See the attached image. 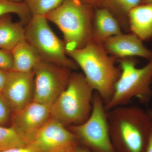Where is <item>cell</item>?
Returning a JSON list of instances; mask_svg holds the SVG:
<instances>
[{
	"label": "cell",
	"instance_id": "1",
	"mask_svg": "<svg viewBox=\"0 0 152 152\" xmlns=\"http://www.w3.org/2000/svg\"><path fill=\"white\" fill-rule=\"evenodd\" d=\"M115 152H145L152 124L149 113L137 106L116 107L107 111Z\"/></svg>",
	"mask_w": 152,
	"mask_h": 152
},
{
	"label": "cell",
	"instance_id": "2",
	"mask_svg": "<svg viewBox=\"0 0 152 152\" xmlns=\"http://www.w3.org/2000/svg\"><path fill=\"white\" fill-rule=\"evenodd\" d=\"M66 53L82 69L87 81L105 104L107 103L121 73L120 68L115 65L116 58L107 53L103 44L93 41L82 48Z\"/></svg>",
	"mask_w": 152,
	"mask_h": 152
},
{
	"label": "cell",
	"instance_id": "3",
	"mask_svg": "<svg viewBox=\"0 0 152 152\" xmlns=\"http://www.w3.org/2000/svg\"><path fill=\"white\" fill-rule=\"evenodd\" d=\"M94 9L81 0H66L45 16L61 31L66 52L82 48L92 40Z\"/></svg>",
	"mask_w": 152,
	"mask_h": 152
},
{
	"label": "cell",
	"instance_id": "4",
	"mask_svg": "<svg viewBox=\"0 0 152 152\" xmlns=\"http://www.w3.org/2000/svg\"><path fill=\"white\" fill-rule=\"evenodd\" d=\"M94 91L83 74L72 72L66 88L51 106V117L67 127L84 123L91 113Z\"/></svg>",
	"mask_w": 152,
	"mask_h": 152
},
{
	"label": "cell",
	"instance_id": "5",
	"mask_svg": "<svg viewBox=\"0 0 152 152\" xmlns=\"http://www.w3.org/2000/svg\"><path fill=\"white\" fill-rule=\"evenodd\" d=\"M119 63L121 75L114 86L111 99L105 104L107 111L127 105L133 98L146 103L152 96V58L145 66L137 67V61L133 58L117 60Z\"/></svg>",
	"mask_w": 152,
	"mask_h": 152
},
{
	"label": "cell",
	"instance_id": "6",
	"mask_svg": "<svg viewBox=\"0 0 152 152\" xmlns=\"http://www.w3.org/2000/svg\"><path fill=\"white\" fill-rule=\"evenodd\" d=\"M25 39L43 59L72 70L78 69L67 57L64 42L52 31L45 16H32L25 27Z\"/></svg>",
	"mask_w": 152,
	"mask_h": 152
},
{
	"label": "cell",
	"instance_id": "7",
	"mask_svg": "<svg viewBox=\"0 0 152 152\" xmlns=\"http://www.w3.org/2000/svg\"><path fill=\"white\" fill-rule=\"evenodd\" d=\"M68 129L77 137L80 145L92 152H115L112 145L107 113L100 95L94 92L92 110L88 118L81 124Z\"/></svg>",
	"mask_w": 152,
	"mask_h": 152
},
{
	"label": "cell",
	"instance_id": "8",
	"mask_svg": "<svg viewBox=\"0 0 152 152\" xmlns=\"http://www.w3.org/2000/svg\"><path fill=\"white\" fill-rule=\"evenodd\" d=\"M33 71L34 74V102L51 107L67 86L72 70L41 58Z\"/></svg>",
	"mask_w": 152,
	"mask_h": 152
},
{
	"label": "cell",
	"instance_id": "9",
	"mask_svg": "<svg viewBox=\"0 0 152 152\" xmlns=\"http://www.w3.org/2000/svg\"><path fill=\"white\" fill-rule=\"evenodd\" d=\"M29 145L39 152H75L80 144L67 127L51 117Z\"/></svg>",
	"mask_w": 152,
	"mask_h": 152
},
{
	"label": "cell",
	"instance_id": "10",
	"mask_svg": "<svg viewBox=\"0 0 152 152\" xmlns=\"http://www.w3.org/2000/svg\"><path fill=\"white\" fill-rule=\"evenodd\" d=\"M50 112V106L33 101L24 108L14 113L10 127L29 145L51 118Z\"/></svg>",
	"mask_w": 152,
	"mask_h": 152
},
{
	"label": "cell",
	"instance_id": "11",
	"mask_svg": "<svg viewBox=\"0 0 152 152\" xmlns=\"http://www.w3.org/2000/svg\"><path fill=\"white\" fill-rule=\"evenodd\" d=\"M34 71H8L7 79L2 94L14 113L19 111L34 101Z\"/></svg>",
	"mask_w": 152,
	"mask_h": 152
},
{
	"label": "cell",
	"instance_id": "12",
	"mask_svg": "<svg viewBox=\"0 0 152 152\" xmlns=\"http://www.w3.org/2000/svg\"><path fill=\"white\" fill-rule=\"evenodd\" d=\"M103 46L109 55L117 60L138 56L150 60L152 58V51L147 48L143 41L133 33H123L109 38Z\"/></svg>",
	"mask_w": 152,
	"mask_h": 152
},
{
	"label": "cell",
	"instance_id": "13",
	"mask_svg": "<svg viewBox=\"0 0 152 152\" xmlns=\"http://www.w3.org/2000/svg\"><path fill=\"white\" fill-rule=\"evenodd\" d=\"M123 33L119 23L111 13L103 8L94 9L92 41L103 44L109 38Z\"/></svg>",
	"mask_w": 152,
	"mask_h": 152
},
{
	"label": "cell",
	"instance_id": "14",
	"mask_svg": "<svg viewBox=\"0 0 152 152\" xmlns=\"http://www.w3.org/2000/svg\"><path fill=\"white\" fill-rule=\"evenodd\" d=\"M131 33L141 40L152 39V4H141L132 9L128 15Z\"/></svg>",
	"mask_w": 152,
	"mask_h": 152
},
{
	"label": "cell",
	"instance_id": "15",
	"mask_svg": "<svg viewBox=\"0 0 152 152\" xmlns=\"http://www.w3.org/2000/svg\"><path fill=\"white\" fill-rule=\"evenodd\" d=\"M21 22H15L10 14L0 18V49L12 51L25 39V27Z\"/></svg>",
	"mask_w": 152,
	"mask_h": 152
},
{
	"label": "cell",
	"instance_id": "16",
	"mask_svg": "<svg viewBox=\"0 0 152 152\" xmlns=\"http://www.w3.org/2000/svg\"><path fill=\"white\" fill-rule=\"evenodd\" d=\"M12 70L29 72L33 70L41 58L38 52L26 39L20 42L12 51Z\"/></svg>",
	"mask_w": 152,
	"mask_h": 152
},
{
	"label": "cell",
	"instance_id": "17",
	"mask_svg": "<svg viewBox=\"0 0 152 152\" xmlns=\"http://www.w3.org/2000/svg\"><path fill=\"white\" fill-rule=\"evenodd\" d=\"M142 0H98L97 7L108 10L118 20L123 31H129L128 15L130 11L141 4Z\"/></svg>",
	"mask_w": 152,
	"mask_h": 152
},
{
	"label": "cell",
	"instance_id": "18",
	"mask_svg": "<svg viewBox=\"0 0 152 152\" xmlns=\"http://www.w3.org/2000/svg\"><path fill=\"white\" fill-rule=\"evenodd\" d=\"M16 14L24 24H27L31 18L29 10L25 2H13L0 0V18L8 14Z\"/></svg>",
	"mask_w": 152,
	"mask_h": 152
},
{
	"label": "cell",
	"instance_id": "19",
	"mask_svg": "<svg viewBox=\"0 0 152 152\" xmlns=\"http://www.w3.org/2000/svg\"><path fill=\"white\" fill-rule=\"evenodd\" d=\"M66 0H25L32 15L45 16L58 7Z\"/></svg>",
	"mask_w": 152,
	"mask_h": 152
},
{
	"label": "cell",
	"instance_id": "20",
	"mask_svg": "<svg viewBox=\"0 0 152 152\" xmlns=\"http://www.w3.org/2000/svg\"><path fill=\"white\" fill-rule=\"evenodd\" d=\"M26 144L11 127L0 126V152Z\"/></svg>",
	"mask_w": 152,
	"mask_h": 152
},
{
	"label": "cell",
	"instance_id": "21",
	"mask_svg": "<svg viewBox=\"0 0 152 152\" xmlns=\"http://www.w3.org/2000/svg\"><path fill=\"white\" fill-rule=\"evenodd\" d=\"M14 111L2 93H0V126L10 125Z\"/></svg>",
	"mask_w": 152,
	"mask_h": 152
},
{
	"label": "cell",
	"instance_id": "22",
	"mask_svg": "<svg viewBox=\"0 0 152 152\" xmlns=\"http://www.w3.org/2000/svg\"><path fill=\"white\" fill-rule=\"evenodd\" d=\"M13 68V58L12 52L0 49V69L10 71Z\"/></svg>",
	"mask_w": 152,
	"mask_h": 152
},
{
	"label": "cell",
	"instance_id": "23",
	"mask_svg": "<svg viewBox=\"0 0 152 152\" xmlns=\"http://www.w3.org/2000/svg\"><path fill=\"white\" fill-rule=\"evenodd\" d=\"M2 152H39L34 147L31 145H26L23 146L11 148Z\"/></svg>",
	"mask_w": 152,
	"mask_h": 152
},
{
	"label": "cell",
	"instance_id": "24",
	"mask_svg": "<svg viewBox=\"0 0 152 152\" xmlns=\"http://www.w3.org/2000/svg\"><path fill=\"white\" fill-rule=\"evenodd\" d=\"M8 71L0 69V93L2 92L7 79Z\"/></svg>",
	"mask_w": 152,
	"mask_h": 152
},
{
	"label": "cell",
	"instance_id": "25",
	"mask_svg": "<svg viewBox=\"0 0 152 152\" xmlns=\"http://www.w3.org/2000/svg\"><path fill=\"white\" fill-rule=\"evenodd\" d=\"M151 127V131L148 138V141H147L146 148L145 152H152V118Z\"/></svg>",
	"mask_w": 152,
	"mask_h": 152
},
{
	"label": "cell",
	"instance_id": "26",
	"mask_svg": "<svg viewBox=\"0 0 152 152\" xmlns=\"http://www.w3.org/2000/svg\"><path fill=\"white\" fill-rule=\"evenodd\" d=\"M81 1L87 4L92 6L93 7L96 8L97 7L98 0H81Z\"/></svg>",
	"mask_w": 152,
	"mask_h": 152
},
{
	"label": "cell",
	"instance_id": "27",
	"mask_svg": "<svg viewBox=\"0 0 152 152\" xmlns=\"http://www.w3.org/2000/svg\"><path fill=\"white\" fill-rule=\"evenodd\" d=\"M75 152H92L85 147L79 145L76 148Z\"/></svg>",
	"mask_w": 152,
	"mask_h": 152
},
{
	"label": "cell",
	"instance_id": "28",
	"mask_svg": "<svg viewBox=\"0 0 152 152\" xmlns=\"http://www.w3.org/2000/svg\"><path fill=\"white\" fill-rule=\"evenodd\" d=\"M141 4H152V0H142Z\"/></svg>",
	"mask_w": 152,
	"mask_h": 152
},
{
	"label": "cell",
	"instance_id": "29",
	"mask_svg": "<svg viewBox=\"0 0 152 152\" xmlns=\"http://www.w3.org/2000/svg\"><path fill=\"white\" fill-rule=\"evenodd\" d=\"M6 1L13 2H23V1H25V0H6Z\"/></svg>",
	"mask_w": 152,
	"mask_h": 152
},
{
	"label": "cell",
	"instance_id": "30",
	"mask_svg": "<svg viewBox=\"0 0 152 152\" xmlns=\"http://www.w3.org/2000/svg\"><path fill=\"white\" fill-rule=\"evenodd\" d=\"M150 113H151V115L152 116V111L150 112Z\"/></svg>",
	"mask_w": 152,
	"mask_h": 152
},
{
	"label": "cell",
	"instance_id": "31",
	"mask_svg": "<svg viewBox=\"0 0 152 152\" xmlns=\"http://www.w3.org/2000/svg\"></svg>",
	"mask_w": 152,
	"mask_h": 152
},
{
	"label": "cell",
	"instance_id": "32",
	"mask_svg": "<svg viewBox=\"0 0 152 152\" xmlns=\"http://www.w3.org/2000/svg\"></svg>",
	"mask_w": 152,
	"mask_h": 152
}]
</instances>
